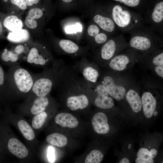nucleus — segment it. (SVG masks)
Returning <instances> with one entry per match:
<instances>
[{
    "mask_svg": "<svg viewBox=\"0 0 163 163\" xmlns=\"http://www.w3.org/2000/svg\"><path fill=\"white\" fill-rule=\"evenodd\" d=\"M8 92L15 90L22 93L31 91L34 79L26 69L18 66L11 67L6 74Z\"/></svg>",
    "mask_w": 163,
    "mask_h": 163,
    "instance_id": "obj_1",
    "label": "nucleus"
},
{
    "mask_svg": "<svg viewBox=\"0 0 163 163\" xmlns=\"http://www.w3.org/2000/svg\"><path fill=\"white\" fill-rule=\"evenodd\" d=\"M50 69V72H44L35 79L31 91L37 97L46 96L56 85H58L61 79L65 66L59 64L56 70Z\"/></svg>",
    "mask_w": 163,
    "mask_h": 163,
    "instance_id": "obj_2",
    "label": "nucleus"
},
{
    "mask_svg": "<svg viewBox=\"0 0 163 163\" xmlns=\"http://www.w3.org/2000/svg\"><path fill=\"white\" fill-rule=\"evenodd\" d=\"M75 67L74 69L81 73L86 82L91 84L97 82L99 74L92 64L88 61H82L76 64Z\"/></svg>",
    "mask_w": 163,
    "mask_h": 163,
    "instance_id": "obj_3",
    "label": "nucleus"
},
{
    "mask_svg": "<svg viewBox=\"0 0 163 163\" xmlns=\"http://www.w3.org/2000/svg\"><path fill=\"white\" fill-rule=\"evenodd\" d=\"M101 84L109 95L115 99L120 101L126 95V90L121 85H116L113 78L109 76H106L103 78Z\"/></svg>",
    "mask_w": 163,
    "mask_h": 163,
    "instance_id": "obj_4",
    "label": "nucleus"
},
{
    "mask_svg": "<svg viewBox=\"0 0 163 163\" xmlns=\"http://www.w3.org/2000/svg\"><path fill=\"white\" fill-rule=\"evenodd\" d=\"M111 15L114 23L120 28L127 27L132 22L131 13L127 10H123L121 6L119 5L113 7Z\"/></svg>",
    "mask_w": 163,
    "mask_h": 163,
    "instance_id": "obj_5",
    "label": "nucleus"
},
{
    "mask_svg": "<svg viewBox=\"0 0 163 163\" xmlns=\"http://www.w3.org/2000/svg\"><path fill=\"white\" fill-rule=\"evenodd\" d=\"M94 131L99 134H106L110 129L106 115L104 113L99 112L93 116L91 121Z\"/></svg>",
    "mask_w": 163,
    "mask_h": 163,
    "instance_id": "obj_6",
    "label": "nucleus"
},
{
    "mask_svg": "<svg viewBox=\"0 0 163 163\" xmlns=\"http://www.w3.org/2000/svg\"><path fill=\"white\" fill-rule=\"evenodd\" d=\"M141 101L144 114L148 118L152 117L156 107V100L152 94L145 92L142 94Z\"/></svg>",
    "mask_w": 163,
    "mask_h": 163,
    "instance_id": "obj_7",
    "label": "nucleus"
},
{
    "mask_svg": "<svg viewBox=\"0 0 163 163\" xmlns=\"http://www.w3.org/2000/svg\"><path fill=\"white\" fill-rule=\"evenodd\" d=\"M89 101L86 94L69 97L66 101L67 106L71 110L75 111L86 108L88 105Z\"/></svg>",
    "mask_w": 163,
    "mask_h": 163,
    "instance_id": "obj_8",
    "label": "nucleus"
},
{
    "mask_svg": "<svg viewBox=\"0 0 163 163\" xmlns=\"http://www.w3.org/2000/svg\"><path fill=\"white\" fill-rule=\"evenodd\" d=\"M7 146L9 151L19 158H24L28 155V151L26 147L15 138H12L8 140Z\"/></svg>",
    "mask_w": 163,
    "mask_h": 163,
    "instance_id": "obj_9",
    "label": "nucleus"
},
{
    "mask_svg": "<svg viewBox=\"0 0 163 163\" xmlns=\"http://www.w3.org/2000/svg\"><path fill=\"white\" fill-rule=\"evenodd\" d=\"M56 123L63 127L74 128L78 125L77 119L72 114L66 113H62L57 114L55 117Z\"/></svg>",
    "mask_w": 163,
    "mask_h": 163,
    "instance_id": "obj_10",
    "label": "nucleus"
},
{
    "mask_svg": "<svg viewBox=\"0 0 163 163\" xmlns=\"http://www.w3.org/2000/svg\"><path fill=\"white\" fill-rule=\"evenodd\" d=\"M27 60L30 64L45 66L48 64L50 59L40 54L38 50L34 47L30 49L27 57Z\"/></svg>",
    "mask_w": 163,
    "mask_h": 163,
    "instance_id": "obj_11",
    "label": "nucleus"
},
{
    "mask_svg": "<svg viewBox=\"0 0 163 163\" xmlns=\"http://www.w3.org/2000/svg\"><path fill=\"white\" fill-rule=\"evenodd\" d=\"M130 46L135 49L141 50L149 49L151 46V42L149 38L142 35L133 36L129 41Z\"/></svg>",
    "mask_w": 163,
    "mask_h": 163,
    "instance_id": "obj_12",
    "label": "nucleus"
},
{
    "mask_svg": "<svg viewBox=\"0 0 163 163\" xmlns=\"http://www.w3.org/2000/svg\"><path fill=\"white\" fill-rule=\"evenodd\" d=\"M93 20L103 30L108 32H113L115 28V24L112 19L100 14L93 17Z\"/></svg>",
    "mask_w": 163,
    "mask_h": 163,
    "instance_id": "obj_13",
    "label": "nucleus"
},
{
    "mask_svg": "<svg viewBox=\"0 0 163 163\" xmlns=\"http://www.w3.org/2000/svg\"><path fill=\"white\" fill-rule=\"evenodd\" d=\"M126 97L127 101L134 112L137 113L140 111L142 107L141 99L136 91L130 89L126 93Z\"/></svg>",
    "mask_w": 163,
    "mask_h": 163,
    "instance_id": "obj_14",
    "label": "nucleus"
},
{
    "mask_svg": "<svg viewBox=\"0 0 163 163\" xmlns=\"http://www.w3.org/2000/svg\"><path fill=\"white\" fill-rule=\"evenodd\" d=\"M4 26L11 32H14L22 28L23 24L22 20L15 15L6 17L3 21Z\"/></svg>",
    "mask_w": 163,
    "mask_h": 163,
    "instance_id": "obj_15",
    "label": "nucleus"
},
{
    "mask_svg": "<svg viewBox=\"0 0 163 163\" xmlns=\"http://www.w3.org/2000/svg\"><path fill=\"white\" fill-rule=\"evenodd\" d=\"M129 62V59L127 56L120 55L111 59L109 63V65L113 70L121 71L126 69Z\"/></svg>",
    "mask_w": 163,
    "mask_h": 163,
    "instance_id": "obj_16",
    "label": "nucleus"
},
{
    "mask_svg": "<svg viewBox=\"0 0 163 163\" xmlns=\"http://www.w3.org/2000/svg\"><path fill=\"white\" fill-rule=\"evenodd\" d=\"M116 50V42L113 39L109 40L101 48L100 54L101 58L104 60L110 59L113 56Z\"/></svg>",
    "mask_w": 163,
    "mask_h": 163,
    "instance_id": "obj_17",
    "label": "nucleus"
},
{
    "mask_svg": "<svg viewBox=\"0 0 163 163\" xmlns=\"http://www.w3.org/2000/svg\"><path fill=\"white\" fill-rule=\"evenodd\" d=\"M87 32L88 35L94 38L96 43L101 44L106 42L107 40V37L105 34L100 32V29L98 26L91 24L88 27Z\"/></svg>",
    "mask_w": 163,
    "mask_h": 163,
    "instance_id": "obj_18",
    "label": "nucleus"
},
{
    "mask_svg": "<svg viewBox=\"0 0 163 163\" xmlns=\"http://www.w3.org/2000/svg\"><path fill=\"white\" fill-rule=\"evenodd\" d=\"M49 101L46 96L37 97L34 100L30 111L34 115H36L44 111L48 105Z\"/></svg>",
    "mask_w": 163,
    "mask_h": 163,
    "instance_id": "obj_19",
    "label": "nucleus"
},
{
    "mask_svg": "<svg viewBox=\"0 0 163 163\" xmlns=\"http://www.w3.org/2000/svg\"><path fill=\"white\" fill-rule=\"evenodd\" d=\"M29 37L28 31L22 28L15 32H10L7 38L11 42L19 43L26 41Z\"/></svg>",
    "mask_w": 163,
    "mask_h": 163,
    "instance_id": "obj_20",
    "label": "nucleus"
},
{
    "mask_svg": "<svg viewBox=\"0 0 163 163\" xmlns=\"http://www.w3.org/2000/svg\"><path fill=\"white\" fill-rule=\"evenodd\" d=\"M47 142L50 144L60 147L65 146L67 144V138L64 135L58 133L49 135L46 138Z\"/></svg>",
    "mask_w": 163,
    "mask_h": 163,
    "instance_id": "obj_21",
    "label": "nucleus"
},
{
    "mask_svg": "<svg viewBox=\"0 0 163 163\" xmlns=\"http://www.w3.org/2000/svg\"><path fill=\"white\" fill-rule=\"evenodd\" d=\"M59 45L63 51L69 54L77 53L80 49L79 47L77 44L68 40H61L59 42Z\"/></svg>",
    "mask_w": 163,
    "mask_h": 163,
    "instance_id": "obj_22",
    "label": "nucleus"
},
{
    "mask_svg": "<svg viewBox=\"0 0 163 163\" xmlns=\"http://www.w3.org/2000/svg\"><path fill=\"white\" fill-rule=\"evenodd\" d=\"M94 103L97 107L104 109L111 108L114 104L113 99L109 96H101L97 95L95 98Z\"/></svg>",
    "mask_w": 163,
    "mask_h": 163,
    "instance_id": "obj_23",
    "label": "nucleus"
},
{
    "mask_svg": "<svg viewBox=\"0 0 163 163\" xmlns=\"http://www.w3.org/2000/svg\"><path fill=\"white\" fill-rule=\"evenodd\" d=\"M18 125L23 136L27 140H32L34 138V132L30 126L26 121L21 120L18 122Z\"/></svg>",
    "mask_w": 163,
    "mask_h": 163,
    "instance_id": "obj_24",
    "label": "nucleus"
},
{
    "mask_svg": "<svg viewBox=\"0 0 163 163\" xmlns=\"http://www.w3.org/2000/svg\"><path fill=\"white\" fill-rule=\"evenodd\" d=\"M2 53L1 59L6 65H11V63L16 62L19 59V55L14 50H8L5 49Z\"/></svg>",
    "mask_w": 163,
    "mask_h": 163,
    "instance_id": "obj_25",
    "label": "nucleus"
},
{
    "mask_svg": "<svg viewBox=\"0 0 163 163\" xmlns=\"http://www.w3.org/2000/svg\"><path fill=\"white\" fill-rule=\"evenodd\" d=\"M152 21L155 23L161 22L163 20V2L161 1L155 5L152 14Z\"/></svg>",
    "mask_w": 163,
    "mask_h": 163,
    "instance_id": "obj_26",
    "label": "nucleus"
},
{
    "mask_svg": "<svg viewBox=\"0 0 163 163\" xmlns=\"http://www.w3.org/2000/svg\"><path fill=\"white\" fill-rule=\"evenodd\" d=\"M104 155L100 151L92 150L86 156L85 163H100L102 161Z\"/></svg>",
    "mask_w": 163,
    "mask_h": 163,
    "instance_id": "obj_27",
    "label": "nucleus"
},
{
    "mask_svg": "<svg viewBox=\"0 0 163 163\" xmlns=\"http://www.w3.org/2000/svg\"><path fill=\"white\" fill-rule=\"evenodd\" d=\"M47 116V113L44 111L36 114L32 121V125L33 128L36 129L41 128L45 123Z\"/></svg>",
    "mask_w": 163,
    "mask_h": 163,
    "instance_id": "obj_28",
    "label": "nucleus"
},
{
    "mask_svg": "<svg viewBox=\"0 0 163 163\" xmlns=\"http://www.w3.org/2000/svg\"><path fill=\"white\" fill-rule=\"evenodd\" d=\"M8 93L6 84V74L0 65V97H4Z\"/></svg>",
    "mask_w": 163,
    "mask_h": 163,
    "instance_id": "obj_29",
    "label": "nucleus"
},
{
    "mask_svg": "<svg viewBox=\"0 0 163 163\" xmlns=\"http://www.w3.org/2000/svg\"><path fill=\"white\" fill-rule=\"evenodd\" d=\"M137 156L146 161L148 163H153L154 160L150 155L149 151L145 148H141L138 150Z\"/></svg>",
    "mask_w": 163,
    "mask_h": 163,
    "instance_id": "obj_30",
    "label": "nucleus"
},
{
    "mask_svg": "<svg viewBox=\"0 0 163 163\" xmlns=\"http://www.w3.org/2000/svg\"><path fill=\"white\" fill-rule=\"evenodd\" d=\"M43 14V11L38 8H34L30 9L28 12V15L35 19L41 18Z\"/></svg>",
    "mask_w": 163,
    "mask_h": 163,
    "instance_id": "obj_31",
    "label": "nucleus"
},
{
    "mask_svg": "<svg viewBox=\"0 0 163 163\" xmlns=\"http://www.w3.org/2000/svg\"><path fill=\"white\" fill-rule=\"evenodd\" d=\"M25 24L27 27L32 29L36 28L37 25L36 19L28 15L25 18Z\"/></svg>",
    "mask_w": 163,
    "mask_h": 163,
    "instance_id": "obj_32",
    "label": "nucleus"
},
{
    "mask_svg": "<svg viewBox=\"0 0 163 163\" xmlns=\"http://www.w3.org/2000/svg\"><path fill=\"white\" fill-rule=\"evenodd\" d=\"M123 3L125 5L131 7H134L138 5L140 0H114Z\"/></svg>",
    "mask_w": 163,
    "mask_h": 163,
    "instance_id": "obj_33",
    "label": "nucleus"
},
{
    "mask_svg": "<svg viewBox=\"0 0 163 163\" xmlns=\"http://www.w3.org/2000/svg\"><path fill=\"white\" fill-rule=\"evenodd\" d=\"M11 2L21 10H24L27 8V5L25 0H11Z\"/></svg>",
    "mask_w": 163,
    "mask_h": 163,
    "instance_id": "obj_34",
    "label": "nucleus"
},
{
    "mask_svg": "<svg viewBox=\"0 0 163 163\" xmlns=\"http://www.w3.org/2000/svg\"><path fill=\"white\" fill-rule=\"evenodd\" d=\"M152 63L155 65H163V53L162 52L155 57Z\"/></svg>",
    "mask_w": 163,
    "mask_h": 163,
    "instance_id": "obj_35",
    "label": "nucleus"
},
{
    "mask_svg": "<svg viewBox=\"0 0 163 163\" xmlns=\"http://www.w3.org/2000/svg\"><path fill=\"white\" fill-rule=\"evenodd\" d=\"M47 156L48 160L51 163H53L55 160V151L54 149L52 147L49 146L48 149Z\"/></svg>",
    "mask_w": 163,
    "mask_h": 163,
    "instance_id": "obj_36",
    "label": "nucleus"
},
{
    "mask_svg": "<svg viewBox=\"0 0 163 163\" xmlns=\"http://www.w3.org/2000/svg\"><path fill=\"white\" fill-rule=\"evenodd\" d=\"M155 70L158 75L163 78V65L156 66L155 67Z\"/></svg>",
    "mask_w": 163,
    "mask_h": 163,
    "instance_id": "obj_37",
    "label": "nucleus"
},
{
    "mask_svg": "<svg viewBox=\"0 0 163 163\" xmlns=\"http://www.w3.org/2000/svg\"><path fill=\"white\" fill-rule=\"evenodd\" d=\"M24 49V46L22 45L19 44L16 46L13 50L16 54L19 55L23 53Z\"/></svg>",
    "mask_w": 163,
    "mask_h": 163,
    "instance_id": "obj_38",
    "label": "nucleus"
},
{
    "mask_svg": "<svg viewBox=\"0 0 163 163\" xmlns=\"http://www.w3.org/2000/svg\"><path fill=\"white\" fill-rule=\"evenodd\" d=\"M27 5L28 6H31L33 4L37 3L40 0H25Z\"/></svg>",
    "mask_w": 163,
    "mask_h": 163,
    "instance_id": "obj_39",
    "label": "nucleus"
},
{
    "mask_svg": "<svg viewBox=\"0 0 163 163\" xmlns=\"http://www.w3.org/2000/svg\"><path fill=\"white\" fill-rule=\"evenodd\" d=\"M149 153L150 157L153 158L156 156L158 152L156 149H152L149 151Z\"/></svg>",
    "mask_w": 163,
    "mask_h": 163,
    "instance_id": "obj_40",
    "label": "nucleus"
},
{
    "mask_svg": "<svg viewBox=\"0 0 163 163\" xmlns=\"http://www.w3.org/2000/svg\"><path fill=\"white\" fill-rule=\"evenodd\" d=\"M120 163H130L129 160L126 158H124L122 159L119 162Z\"/></svg>",
    "mask_w": 163,
    "mask_h": 163,
    "instance_id": "obj_41",
    "label": "nucleus"
},
{
    "mask_svg": "<svg viewBox=\"0 0 163 163\" xmlns=\"http://www.w3.org/2000/svg\"><path fill=\"white\" fill-rule=\"evenodd\" d=\"M3 31V27L1 22L0 21V35L2 34Z\"/></svg>",
    "mask_w": 163,
    "mask_h": 163,
    "instance_id": "obj_42",
    "label": "nucleus"
},
{
    "mask_svg": "<svg viewBox=\"0 0 163 163\" xmlns=\"http://www.w3.org/2000/svg\"><path fill=\"white\" fill-rule=\"evenodd\" d=\"M63 2L66 3H69L71 2L72 0H62Z\"/></svg>",
    "mask_w": 163,
    "mask_h": 163,
    "instance_id": "obj_43",
    "label": "nucleus"
},
{
    "mask_svg": "<svg viewBox=\"0 0 163 163\" xmlns=\"http://www.w3.org/2000/svg\"><path fill=\"white\" fill-rule=\"evenodd\" d=\"M131 144H129L128 145V149H131Z\"/></svg>",
    "mask_w": 163,
    "mask_h": 163,
    "instance_id": "obj_44",
    "label": "nucleus"
},
{
    "mask_svg": "<svg viewBox=\"0 0 163 163\" xmlns=\"http://www.w3.org/2000/svg\"><path fill=\"white\" fill-rule=\"evenodd\" d=\"M4 0L5 2H7V0Z\"/></svg>",
    "mask_w": 163,
    "mask_h": 163,
    "instance_id": "obj_45",
    "label": "nucleus"
}]
</instances>
